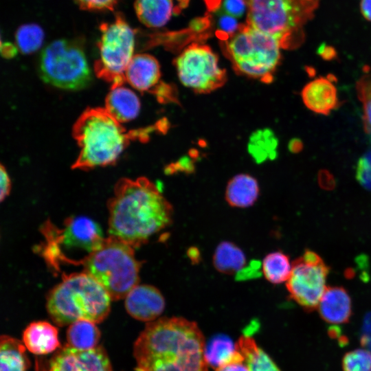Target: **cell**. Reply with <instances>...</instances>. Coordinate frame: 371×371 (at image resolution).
I'll return each instance as SVG.
<instances>
[{
	"label": "cell",
	"instance_id": "9",
	"mask_svg": "<svg viewBox=\"0 0 371 371\" xmlns=\"http://www.w3.org/2000/svg\"><path fill=\"white\" fill-rule=\"evenodd\" d=\"M98 42L99 58L94 64L96 76L111 83V87L126 82L125 73L134 56L135 31L121 13L114 21L102 23Z\"/></svg>",
	"mask_w": 371,
	"mask_h": 371
},
{
	"label": "cell",
	"instance_id": "15",
	"mask_svg": "<svg viewBox=\"0 0 371 371\" xmlns=\"http://www.w3.org/2000/svg\"><path fill=\"white\" fill-rule=\"evenodd\" d=\"M335 77L320 76L307 83L301 96L305 106L311 111L324 115H329L339 104Z\"/></svg>",
	"mask_w": 371,
	"mask_h": 371
},
{
	"label": "cell",
	"instance_id": "41",
	"mask_svg": "<svg viewBox=\"0 0 371 371\" xmlns=\"http://www.w3.org/2000/svg\"><path fill=\"white\" fill-rule=\"evenodd\" d=\"M288 148L292 153H298L303 149V142L299 138H293L289 142Z\"/></svg>",
	"mask_w": 371,
	"mask_h": 371
},
{
	"label": "cell",
	"instance_id": "2",
	"mask_svg": "<svg viewBox=\"0 0 371 371\" xmlns=\"http://www.w3.org/2000/svg\"><path fill=\"white\" fill-rule=\"evenodd\" d=\"M109 236L133 248L148 242L155 234L170 225L173 209L159 189L148 179L122 178L108 201Z\"/></svg>",
	"mask_w": 371,
	"mask_h": 371
},
{
	"label": "cell",
	"instance_id": "24",
	"mask_svg": "<svg viewBox=\"0 0 371 371\" xmlns=\"http://www.w3.org/2000/svg\"><path fill=\"white\" fill-rule=\"evenodd\" d=\"M236 346L243 354L249 371H281L253 338L247 335L241 336Z\"/></svg>",
	"mask_w": 371,
	"mask_h": 371
},
{
	"label": "cell",
	"instance_id": "37",
	"mask_svg": "<svg viewBox=\"0 0 371 371\" xmlns=\"http://www.w3.org/2000/svg\"><path fill=\"white\" fill-rule=\"evenodd\" d=\"M319 185L326 189H330L335 186V181L333 176L326 170H322L318 174Z\"/></svg>",
	"mask_w": 371,
	"mask_h": 371
},
{
	"label": "cell",
	"instance_id": "28",
	"mask_svg": "<svg viewBox=\"0 0 371 371\" xmlns=\"http://www.w3.org/2000/svg\"><path fill=\"white\" fill-rule=\"evenodd\" d=\"M291 270L289 256L281 251L271 252L263 259L262 272L270 283L278 284L286 282Z\"/></svg>",
	"mask_w": 371,
	"mask_h": 371
},
{
	"label": "cell",
	"instance_id": "21",
	"mask_svg": "<svg viewBox=\"0 0 371 371\" xmlns=\"http://www.w3.org/2000/svg\"><path fill=\"white\" fill-rule=\"evenodd\" d=\"M205 357L207 365L215 370L232 362L245 361L236 344L223 334L215 335L205 344Z\"/></svg>",
	"mask_w": 371,
	"mask_h": 371
},
{
	"label": "cell",
	"instance_id": "10",
	"mask_svg": "<svg viewBox=\"0 0 371 371\" xmlns=\"http://www.w3.org/2000/svg\"><path fill=\"white\" fill-rule=\"evenodd\" d=\"M45 237L43 255L49 265L57 267L58 260L63 249L83 251L88 256L102 243L104 238L100 226L85 216L69 217L59 229L49 223L43 227Z\"/></svg>",
	"mask_w": 371,
	"mask_h": 371
},
{
	"label": "cell",
	"instance_id": "38",
	"mask_svg": "<svg viewBox=\"0 0 371 371\" xmlns=\"http://www.w3.org/2000/svg\"><path fill=\"white\" fill-rule=\"evenodd\" d=\"M215 371H249V369L245 361H243L230 363Z\"/></svg>",
	"mask_w": 371,
	"mask_h": 371
},
{
	"label": "cell",
	"instance_id": "5",
	"mask_svg": "<svg viewBox=\"0 0 371 371\" xmlns=\"http://www.w3.org/2000/svg\"><path fill=\"white\" fill-rule=\"evenodd\" d=\"M245 1L247 25L276 38L281 48L294 49L304 41V27L320 0Z\"/></svg>",
	"mask_w": 371,
	"mask_h": 371
},
{
	"label": "cell",
	"instance_id": "20",
	"mask_svg": "<svg viewBox=\"0 0 371 371\" xmlns=\"http://www.w3.org/2000/svg\"><path fill=\"white\" fill-rule=\"evenodd\" d=\"M257 180L248 174H238L228 182L225 190V199L229 205L247 207L253 205L259 195Z\"/></svg>",
	"mask_w": 371,
	"mask_h": 371
},
{
	"label": "cell",
	"instance_id": "18",
	"mask_svg": "<svg viewBox=\"0 0 371 371\" xmlns=\"http://www.w3.org/2000/svg\"><path fill=\"white\" fill-rule=\"evenodd\" d=\"M140 106L136 93L124 85L111 87L105 98L104 109L121 124L135 119Z\"/></svg>",
	"mask_w": 371,
	"mask_h": 371
},
{
	"label": "cell",
	"instance_id": "30",
	"mask_svg": "<svg viewBox=\"0 0 371 371\" xmlns=\"http://www.w3.org/2000/svg\"><path fill=\"white\" fill-rule=\"evenodd\" d=\"M357 97L363 104L364 131L371 135V74L366 73L357 82Z\"/></svg>",
	"mask_w": 371,
	"mask_h": 371
},
{
	"label": "cell",
	"instance_id": "23",
	"mask_svg": "<svg viewBox=\"0 0 371 371\" xmlns=\"http://www.w3.org/2000/svg\"><path fill=\"white\" fill-rule=\"evenodd\" d=\"M0 361V371H27L30 366L25 346L8 335L1 337Z\"/></svg>",
	"mask_w": 371,
	"mask_h": 371
},
{
	"label": "cell",
	"instance_id": "11",
	"mask_svg": "<svg viewBox=\"0 0 371 371\" xmlns=\"http://www.w3.org/2000/svg\"><path fill=\"white\" fill-rule=\"evenodd\" d=\"M175 67L180 82L194 91L205 93L224 85L225 70L218 63V58L210 47L193 43L176 58Z\"/></svg>",
	"mask_w": 371,
	"mask_h": 371
},
{
	"label": "cell",
	"instance_id": "27",
	"mask_svg": "<svg viewBox=\"0 0 371 371\" xmlns=\"http://www.w3.org/2000/svg\"><path fill=\"white\" fill-rule=\"evenodd\" d=\"M278 139L274 133L269 129H261L254 132L249 138L247 149L249 154L258 163L277 157Z\"/></svg>",
	"mask_w": 371,
	"mask_h": 371
},
{
	"label": "cell",
	"instance_id": "16",
	"mask_svg": "<svg viewBox=\"0 0 371 371\" xmlns=\"http://www.w3.org/2000/svg\"><path fill=\"white\" fill-rule=\"evenodd\" d=\"M157 59L147 54L134 55L126 73V81L135 89L156 94L162 83Z\"/></svg>",
	"mask_w": 371,
	"mask_h": 371
},
{
	"label": "cell",
	"instance_id": "35",
	"mask_svg": "<svg viewBox=\"0 0 371 371\" xmlns=\"http://www.w3.org/2000/svg\"><path fill=\"white\" fill-rule=\"evenodd\" d=\"M247 9L245 0H224L222 11L234 17H240Z\"/></svg>",
	"mask_w": 371,
	"mask_h": 371
},
{
	"label": "cell",
	"instance_id": "17",
	"mask_svg": "<svg viewBox=\"0 0 371 371\" xmlns=\"http://www.w3.org/2000/svg\"><path fill=\"white\" fill-rule=\"evenodd\" d=\"M317 309L320 317L329 324L346 323L352 315L350 296L342 286H326Z\"/></svg>",
	"mask_w": 371,
	"mask_h": 371
},
{
	"label": "cell",
	"instance_id": "19",
	"mask_svg": "<svg viewBox=\"0 0 371 371\" xmlns=\"http://www.w3.org/2000/svg\"><path fill=\"white\" fill-rule=\"evenodd\" d=\"M23 342L35 355L49 354L60 346L57 328L45 321L30 324L23 331Z\"/></svg>",
	"mask_w": 371,
	"mask_h": 371
},
{
	"label": "cell",
	"instance_id": "39",
	"mask_svg": "<svg viewBox=\"0 0 371 371\" xmlns=\"http://www.w3.org/2000/svg\"><path fill=\"white\" fill-rule=\"evenodd\" d=\"M1 51L2 55L5 58H12L16 54L17 49L12 43L1 42Z\"/></svg>",
	"mask_w": 371,
	"mask_h": 371
},
{
	"label": "cell",
	"instance_id": "4",
	"mask_svg": "<svg viewBox=\"0 0 371 371\" xmlns=\"http://www.w3.org/2000/svg\"><path fill=\"white\" fill-rule=\"evenodd\" d=\"M111 298L104 288L85 272L64 275L47 297V310L58 326L80 320L102 322L109 315Z\"/></svg>",
	"mask_w": 371,
	"mask_h": 371
},
{
	"label": "cell",
	"instance_id": "14",
	"mask_svg": "<svg viewBox=\"0 0 371 371\" xmlns=\"http://www.w3.org/2000/svg\"><path fill=\"white\" fill-rule=\"evenodd\" d=\"M125 308L133 318L150 322L157 319L165 308V300L155 286L137 284L125 297Z\"/></svg>",
	"mask_w": 371,
	"mask_h": 371
},
{
	"label": "cell",
	"instance_id": "22",
	"mask_svg": "<svg viewBox=\"0 0 371 371\" xmlns=\"http://www.w3.org/2000/svg\"><path fill=\"white\" fill-rule=\"evenodd\" d=\"M135 10L139 20L149 27H160L170 20L172 0H135Z\"/></svg>",
	"mask_w": 371,
	"mask_h": 371
},
{
	"label": "cell",
	"instance_id": "13",
	"mask_svg": "<svg viewBox=\"0 0 371 371\" xmlns=\"http://www.w3.org/2000/svg\"><path fill=\"white\" fill-rule=\"evenodd\" d=\"M49 371H112V369L102 347L80 350L68 345L53 357Z\"/></svg>",
	"mask_w": 371,
	"mask_h": 371
},
{
	"label": "cell",
	"instance_id": "31",
	"mask_svg": "<svg viewBox=\"0 0 371 371\" xmlns=\"http://www.w3.org/2000/svg\"><path fill=\"white\" fill-rule=\"evenodd\" d=\"M343 371H371V352L359 348L345 354L342 359Z\"/></svg>",
	"mask_w": 371,
	"mask_h": 371
},
{
	"label": "cell",
	"instance_id": "3",
	"mask_svg": "<svg viewBox=\"0 0 371 371\" xmlns=\"http://www.w3.org/2000/svg\"><path fill=\"white\" fill-rule=\"evenodd\" d=\"M150 131H126L104 108H87L73 126L80 153L71 168L89 170L113 164L131 140H144Z\"/></svg>",
	"mask_w": 371,
	"mask_h": 371
},
{
	"label": "cell",
	"instance_id": "34",
	"mask_svg": "<svg viewBox=\"0 0 371 371\" xmlns=\"http://www.w3.org/2000/svg\"><path fill=\"white\" fill-rule=\"evenodd\" d=\"M80 8L87 10H113L118 0H75Z\"/></svg>",
	"mask_w": 371,
	"mask_h": 371
},
{
	"label": "cell",
	"instance_id": "26",
	"mask_svg": "<svg viewBox=\"0 0 371 371\" xmlns=\"http://www.w3.org/2000/svg\"><path fill=\"white\" fill-rule=\"evenodd\" d=\"M100 337L95 323L88 320L80 319L72 323L67 331L69 346L80 350L95 348Z\"/></svg>",
	"mask_w": 371,
	"mask_h": 371
},
{
	"label": "cell",
	"instance_id": "8",
	"mask_svg": "<svg viewBox=\"0 0 371 371\" xmlns=\"http://www.w3.org/2000/svg\"><path fill=\"white\" fill-rule=\"evenodd\" d=\"M38 67L45 82L62 89H82L91 80L82 41L77 39L49 44L41 54Z\"/></svg>",
	"mask_w": 371,
	"mask_h": 371
},
{
	"label": "cell",
	"instance_id": "29",
	"mask_svg": "<svg viewBox=\"0 0 371 371\" xmlns=\"http://www.w3.org/2000/svg\"><path fill=\"white\" fill-rule=\"evenodd\" d=\"M44 37V32L38 25L24 24L16 32V47L23 54L35 52L42 45Z\"/></svg>",
	"mask_w": 371,
	"mask_h": 371
},
{
	"label": "cell",
	"instance_id": "42",
	"mask_svg": "<svg viewBox=\"0 0 371 371\" xmlns=\"http://www.w3.org/2000/svg\"><path fill=\"white\" fill-rule=\"evenodd\" d=\"M360 8L364 18L371 21V0H361Z\"/></svg>",
	"mask_w": 371,
	"mask_h": 371
},
{
	"label": "cell",
	"instance_id": "25",
	"mask_svg": "<svg viewBox=\"0 0 371 371\" xmlns=\"http://www.w3.org/2000/svg\"><path fill=\"white\" fill-rule=\"evenodd\" d=\"M213 263L219 272L233 274L242 271L246 263V258L243 251L235 244L223 241L216 248Z\"/></svg>",
	"mask_w": 371,
	"mask_h": 371
},
{
	"label": "cell",
	"instance_id": "6",
	"mask_svg": "<svg viewBox=\"0 0 371 371\" xmlns=\"http://www.w3.org/2000/svg\"><path fill=\"white\" fill-rule=\"evenodd\" d=\"M84 272L95 279L111 300L125 298L139 281L142 262L135 257L134 248L112 236L82 261Z\"/></svg>",
	"mask_w": 371,
	"mask_h": 371
},
{
	"label": "cell",
	"instance_id": "33",
	"mask_svg": "<svg viewBox=\"0 0 371 371\" xmlns=\"http://www.w3.org/2000/svg\"><path fill=\"white\" fill-rule=\"evenodd\" d=\"M217 25L220 32V38L223 39L229 38L240 27L236 17L227 14L222 10L220 11L218 16Z\"/></svg>",
	"mask_w": 371,
	"mask_h": 371
},
{
	"label": "cell",
	"instance_id": "12",
	"mask_svg": "<svg viewBox=\"0 0 371 371\" xmlns=\"http://www.w3.org/2000/svg\"><path fill=\"white\" fill-rule=\"evenodd\" d=\"M329 267L315 251L306 249L292 263V270L286 281L289 295L305 311L317 308L326 289Z\"/></svg>",
	"mask_w": 371,
	"mask_h": 371
},
{
	"label": "cell",
	"instance_id": "36",
	"mask_svg": "<svg viewBox=\"0 0 371 371\" xmlns=\"http://www.w3.org/2000/svg\"><path fill=\"white\" fill-rule=\"evenodd\" d=\"M0 169V199L1 201H3L10 194L11 190V181L5 167L3 165H1Z\"/></svg>",
	"mask_w": 371,
	"mask_h": 371
},
{
	"label": "cell",
	"instance_id": "40",
	"mask_svg": "<svg viewBox=\"0 0 371 371\" xmlns=\"http://www.w3.org/2000/svg\"><path fill=\"white\" fill-rule=\"evenodd\" d=\"M319 54L325 60H330L335 58L336 53L333 47L328 46L320 47L318 50Z\"/></svg>",
	"mask_w": 371,
	"mask_h": 371
},
{
	"label": "cell",
	"instance_id": "32",
	"mask_svg": "<svg viewBox=\"0 0 371 371\" xmlns=\"http://www.w3.org/2000/svg\"><path fill=\"white\" fill-rule=\"evenodd\" d=\"M356 179L364 188L371 190V150L366 152L359 159Z\"/></svg>",
	"mask_w": 371,
	"mask_h": 371
},
{
	"label": "cell",
	"instance_id": "1",
	"mask_svg": "<svg viewBox=\"0 0 371 371\" xmlns=\"http://www.w3.org/2000/svg\"><path fill=\"white\" fill-rule=\"evenodd\" d=\"M205 342L196 322L161 317L148 322L133 346L136 371H208Z\"/></svg>",
	"mask_w": 371,
	"mask_h": 371
},
{
	"label": "cell",
	"instance_id": "7",
	"mask_svg": "<svg viewBox=\"0 0 371 371\" xmlns=\"http://www.w3.org/2000/svg\"><path fill=\"white\" fill-rule=\"evenodd\" d=\"M281 47L278 41L247 23L226 43L225 50L237 72L271 82L280 63Z\"/></svg>",
	"mask_w": 371,
	"mask_h": 371
}]
</instances>
